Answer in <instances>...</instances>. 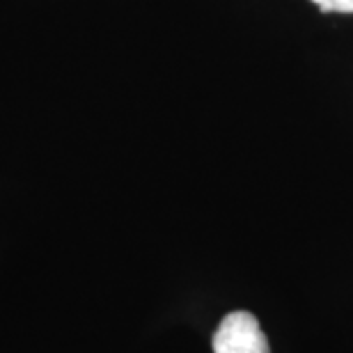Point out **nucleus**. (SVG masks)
<instances>
[{"label": "nucleus", "instance_id": "f257e3e1", "mask_svg": "<svg viewBox=\"0 0 353 353\" xmlns=\"http://www.w3.org/2000/svg\"><path fill=\"white\" fill-rule=\"evenodd\" d=\"M214 353H271L259 321L245 310L230 312L214 333Z\"/></svg>", "mask_w": 353, "mask_h": 353}, {"label": "nucleus", "instance_id": "f03ea898", "mask_svg": "<svg viewBox=\"0 0 353 353\" xmlns=\"http://www.w3.org/2000/svg\"><path fill=\"white\" fill-rule=\"evenodd\" d=\"M321 12L333 14H353V0H312Z\"/></svg>", "mask_w": 353, "mask_h": 353}]
</instances>
